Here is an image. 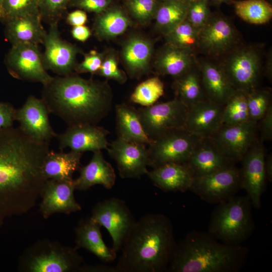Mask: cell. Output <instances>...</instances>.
<instances>
[{
  "label": "cell",
  "mask_w": 272,
  "mask_h": 272,
  "mask_svg": "<svg viewBox=\"0 0 272 272\" xmlns=\"http://www.w3.org/2000/svg\"><path fill=\"white\" fill-rule=\"evenodd\" d=\"M248 93L236 90L224 106L223 124L233 125L249 120Z\"/></svg>",
  "instance_id": "d590c367"
},
{
  "label": "cell",
  "mask_w": 272,
  "mask_h": 272,
  "mask_svg": "<svg viewBox=\"0 0 272 272\" xmlns=\"http://www.w3.org/2000/svg\"><path fill=\"white\" fill-rule=\"evenodd\" d=\"M224 106L207 98L187 107L185 128L200 138L211 137L223 124Z\"/></svg>",
  "instance_id": "44dd1931"
},
{
  "label": "cell",
  "mask_w": 272,
  "mask_h": 272,
  "mask_svg": "<svg viewBox=\"0 0 272 272\" xmlns=\"http://www.w3.org/2000/svg\"><path fill=\"white\" fill-rule=\"evenodd\" d=\"M176 242L170 220L150 213L135 221L115 265L119 272L166 271Z\"/></svg>",
  "instance_id": "3957f363"
},
{
  "label": "cell",
  "mask_w": 272,
  "mask_h": 272,
  "mask_svg": "<svg viewBox=\"0 0 272 272\" xmlns=\"http://www.w3.org/2000/svg\"><path fill=\"white\" fill-rule=\"evenodd\" d=\"M48 114L43 101L31 95L21 108L16 109V120L20 124V129L27 135L49 143L57 134L51 126Z\"/></svg>",
  "instance_id": "e0dca14e"
},
{
  "label": "cell",
  "mask_w": 272,
  "mask_h": 272,
  "mask_svg": "<svg viewBox=\"0 0 272 272\" xmlns=\"http://www.w3.org/2000/svg\"><path fill=\"white\" fill-rule=\"evenodd\" d=\"M259 139L250 148L240 161L242 189H244L255 209L261 207V197L266 180L264 170L265 153Z\"/></svg>",
  "instance_id": "5bb4252c"
},
{
  "label": "cell",
  "mask_w": 272,
  "mask_h": 272,
  "mask_svg": "<svg viewBox=\"0 0 272 272\" xmlns=\"http://www.w3.org/2000/svg\"><path fill=\"white\" fill-rule=\"evenodd\" d=\"M264 170L266 180L272 181V156L271 154L265 155L264 159Z\"/></svg>",
  "instance_id": "f5cc1de1"
},
{
  "label": "cell",
  "mask_w": 272,
  "mask_h": 272,
  "mask_svg": "<svg viewBox=\"0 0 272 272\" xmlns=\"http://www.w3.org/2000/svg\"><path fill=\"white\" fill-rule=\"evenodd\" d=\"M193 51L167 45L158 53L155 66L161 75L177 78L195 66Z\"/></svg>",
  "instance_id": "83f0119b"
},
{
  "label": "cell",
  "mask_w": 272,
  "mask_h": 272,
  "mask_svg": "<svg viewBox=\"0 0 272 272\" xmlns=\"http://www.w3.org/2000/svg\"><path fill=\"white\" fill-rule=\"evenodd\" d=\"M43 43L45 51L42 60L45 69L62 76L71 75L75 69L78 49L60 38L56 22L51 24L45 35Z\"/></svg>",
  "instance_id": "ac0fdd59"
},
{
  "label": "cell",
  "mask_w": 272,
  "mask_h": 272,
  "mask_svg": "<svg viewBox=\"0 0 272 272\" xmlns=\"http://www.w3.org/2000/svg\"><path fill=\"white\" fill-rule=\"evenodd\" d=\"M40 14L30 15L6 20V35L13 44L43 43L46 32Z\"/></svg>",
  "instance_id": "f1b7e54d"
},
{
  "label": "cell",
  "mask_w": 272,
  "mask_h": 272,
  "mask_svg": "<svg viewBox=\"0 0 272 272\" xmlns=\"http://www.w3.org/2000/svg\"><path fill=\"white\" fill-rule=\"evenodd\" d=\"M199 31L186 19L165 35L167 44L191 51L198 48Z\"/></svg>",
  "instance_id": "8d00e7d4"
},
{
  "label": "cell",
  "mask_w": 272,
  "mask_h": 272,
  "mask_svg": "<svg viewBox=\"0 0 272 272\" xmlns=\"http://www.w3.org/2000/svg\"><path fill=\"white\" fill-rule=\"evenodd\" d=\"M98 73L103 77L114 80L120 84L124 83L127 79L124 73L118 68L116 57L113 54L107 55L103 60Z\"/></svg>",
  "instance_id": "7bdbcfd3"
},
{
  "label": "cell",
  "mask_w": 272,
  "mask_h": 272,
  "mask_svg": "<svg viewBox=\"0 0 272 272\" xmlns=\"http://www.w3.org/2000/svg\"><path fill=\"white\" fill-rule=\"evenodd\" d=\"M71 0H39L41 17L53 20L58 17Z\"/></svg>",
  "instance_id": "ee69618b"
},
{
  "label": "cell",
  "mask_w": 272,
  "mask_h": 272,
  "mask_svg": "<svg viewBox=\"0 0 272 272\" xmlns=\"http://www.w3.org/2000/svg\"><path fill=\"white\" fill-rule=\"evenodd\" d=\"M212 3L216 5H220L223 3L230 4L234 2V0H211Z\"/></svg>",
  "instance_id": "db71d44e"
},
{
  "label": "cell",
  "mask_w": 272,
  "mask_h": 272,
  "mask_svg": "<svg viewBox=\"0 0 272 272\" xmlns=\"http://www.w3.org/2000/svg\"><path fill=\"white\" fill-rule=\"evenodd\" d=\"M109 131L97 125L85 124L68 126L62 133L56 134L60 150L70 148L72 151L83 153L107 150Z\"/></svg>",
  "instance_id": "ffe728a7"
},
{
  "label": "cell",
  "mask_w": 272,
  "mask_h": 272,
  "mask_svg": "<svg viewBox=\"0 0 272 272\" xmlns=\"http://www.w3.org/2000/svg\"><path fill=\"white\" fill-rule=\"evenodd\" d=\"M271 105V93L269 90L257 88L248 93L249 120L258 123Z\"/></svg>",
  "instance_id": "ab89813d"
},
{
  "label": "cell",
  "mask_w": 272,
  "mask_h": 272,
  "mask_svg": "<svg viewBox=\"0 0 272 272\" xmlns=\"http://www.w3.org/2000/svg\"><path fill=\"white\" fill-rule=\"evenodd\" d=\"M194 177L207 175L234 165L224 156L209 138H201L187 162Z\"/></svg>",
  "instance_id": "603a6c76"
},
{
  "label": "cell",
  "mask_w": 272,
  "mask_h": 272,
  "mask_svg": "<svg viewBox=\"0 0 272 272\" xmlns=\"http://www.w3.org/2000/svg\"><path fill=\"white\" fill-rule=\"evenodd\" d=\"M73 5L88 12L100 14L108 9L112 0H72Z\"/></svg>",
  "instance_id": "bcb514c9"
},
{
  "label": "cell",
  "mask_w": 272,
  "mask_h": 272,
  "mask_svg": "<svg viewBox=\"0 0 272 272\" xmlns=\"http://www.w3.org/2000/svg\"><path fill=\"white\" fill-rule=\"evenodd\" d=\"M242 189L240 169L234 165L201 176L194 177L189 188L201 199L219 203Z\"/></svg>",
  "instance_id": "9c48e42d"
},
{
  "label": "cell",
  "mask_w": 272,
  "mask_h": 272,
  "mask_svg": "<svg viewBox=\"0 0 272 272\" xmlns=\"http://www.w3.org/2000/svg\"><path fill=\"white\" fill-rule=\"evenodd\" d=\"M198 67L207 98L224 105L236 90L220 65L202 60Z\"/></svg>",
  "instance_id": "d4e9b609"
},
{
  "label": "cell",
  "mask_w": 272,
  "mask_h": 272,
  "mask_svg": "<svg viewBox=\"0 0 272 272\" xmlns=\"http://www.w3.org/2000/svg\"><path fill=\"white\" fill-rule=\"evenodd\" d=\"M116 163L122 178H140L149 171V157L146 146L117 138L106 150Z\"/></svg>",
  "instance_id": "2e32d148"
},
{
  "label": "cell",
  "mask_w": 272,
  "mask_h": 272,
  "mask_svg": "<svg viewBox=\"0 0 272 272\" xmlns=\"http://www.w3.org/2000/svg\"><path fill=\"white\" fill-rule=\"evenodd\" d=\"M71 33L74 39L82 42L86 41L91 35L90 29L84 25L74 26Z\"/></svg>",
  "instance_id": "f907efd6"
},
{
  "label": "cell",
  "mask_w": 272,
  "mask_h": 272,
  "mask_svg": "<svg viewBox=\"0 0 272 272\" xmlns=\"http://www.w3.org/2000/svg\"><path fill=\"white\" fill-rule=\"evenodd\" d=\"M0 14L6 20L40 14L39 0H0Z\"/></svg>",
  "instance_id": "f35d334b"
},
{
  "label": "cell",
  "mask_w": 272,
  "mask_h": 272,
  "mask_svg": "<svg viewBox=\"0 0 272 272\" xmlns=\"http://www.w3.org/2000/svg\"><path fill=\"white\" fill-rule=\"evenodd\" d=\"M233 3L236 14L249 23L263 24L271 18L272 7L266 0H241Z\"/></svg>",
  "instance_id": "e575fe53"
},
{
  "label": "cell",
  "mask_w": 272,
  "mask_h": 272,
  "mask_svg": "<svg viewBox=\"0 0 272 272\" xmlns=\"http://www.w3.org/2000/svg\"><path fill=\"white\" fill-rule=\"evenodd\" d=\"M195 66L175 78L173 83L175 98L187 107L207 98L202 88L199 69Z\"/></svg>",
  "instance_id": "1f68e13d"
},
{
  "label": "cell",
  "mask_w": 272,
  "mask_h": 272,
  "mask_svg": "<svg viewBox=\"0 0 272 272\" xmlns=\"http://www.w3.org/2000/svg\"><path fill=\"white\" fill-rule=\"evenodd\" d=\"M101 226L91 218L81 220L75 231L76 246L83 248L96 255L103 262H112L116 258V252L108 247L103 240Z\"/></svg>",
  "instance_id": "484cf974"
},
{
  "label": "cell",
  "mask_w": 272,
  "mask_h": 272,
  "mask_svg": "<svg viewBox=\"0 0 272 272\" xmlns=\"http://www.w3.org/2000/svg\"><path fill=\"white\" fill-rule=\"evenodd\" d=\"M232 50L220 65L235 90L249 93L257 88L261 72L259 55L251 47Z\"/></svg>",
  "instance_id": "8fae6325"
},
{
  "label": "cell",
  "mask_w": 272,
  "mask_h": 272,
  "mask_svg": "<svg viewBox=\"0 0 272 272\" xmlns=\"http://www.w3.org/2000/svg\"><path fill=\"white\" fill-rule=\"evenodd\" d=\"M0 16H1V14H0Z\"/></svg>",
  "instance_id": "11a10c76"
},
{
  "label": "cell",
  "mask_w": 272,
  "mask_h": 272,
  "mask_svg": "<svg viewBox=\"0 0 272 272\" xmlns=\"http://www.w3.org/2000/svg\"><path fill=\"white\" fill-rule=\"evenodd\" d=\"M82 154L72 150L68 153L49 151L42 165L43 176L46 180H73V174L81 166Z\"/></svg>",
  "instance_id": "f546056e"
},
{
  "label": "cell",
  "mask_w": 272,
  "mask_h": 272,
  "mask_svg": "<svg viewBox=\"0 0 272 272\" xmlns=\"http://www.w3.org/2000/svg\"><path fill=\"white\" fill-rule=\"evenodd\" d=\"M42 100L49 113L68 126L97 125L112 109L113 95L106 82L70 75L43 85Z\"/></svg>",
  "instance_id": "7a4b0ae2"
},
{
  "label": "cell",
  "mask_w": 272,
  "mask_h": 272,
  "mask_svg": "<svg viewBox=\"0 0 272 272\" xmlns=\"http://www.w3.org/2000/svg\"><path fill=\"white\" fill-rule=\"evenodd\" d=\"M74 179H47L40 194V211L45 219L56 213L70 214L79 211L81 207L76 200Z\"/></svg>",
  "instance_id": "d6986e66"
},
{
  "label": "cell",
  "mask_w": 272,
  "mask_h": 272,
  "mask_svg": "<svg viewBox=\"0 0 272 272\" xmlns=\"http://www.w3.org/2000/svg\"><path fill=\"white\" fill-rule=\"evenodd\" d=\"M130 23L129 19L121 9L109 7L96 18L95 31L101 38H112L125 32Z\"/></svg>",
  "instance_id": "836d02e7"
},
{
  "label": "cell",
  "mask_w": 272,
  "mask_h": 272,
  "mask_svg": "<svg viewBox=\"0 0 272 272\" xmlns=\"http://www.w3.org/2000/svg\"><path fill=\"white\" fill-rule=\"evenodd\" d=\"M103 62L102 55L95 51H91L85 55L83 61L76 66V71L79 73H98Z\"/></svg>",
  "instance_id": "f6af8a7d"
},
{
  "label": "cell",
  "mask_w": 272,
  "mask_h": 272,
  "mask_svg": "<svg viewBox=\"0 0 272 272\" xmlns=\"http://www.w3.org/2000/svg\"><path fill=\"white\" fill-rule=\"evenodd\" d=\"M162 0H127L126 6L131 16L140 22L154 18Z\"/></svg>",
  "instance_id": "60d3db41"
},
{
  "label": "cell",
  "mask_w": 272,
  "mask_h": 272,
  "mask_svg": "<svg viewBox=\"0 0 272 272\" xmlns=\"http://www.w3.org/2000/svg\"><path fill=\"white\" fill-rule=\"evenodd\" d=\"M117 138L123 140L149 146L151 140L145 132L138 111L125 103L115 106Z\"/></svg>",
  "instance_id": "4dcf8cb0"
},
{
  "label": "cell",
  "mask_w": 272,
  "mask_h": 272,
  "mask_svg": "<svg viewBox=\"0 0 272 272\" xmlns=\"http://www.w3.org/2000/svg\"><path fill=\"white\" fill-rule=\"evenodd\" d=\"M84 264L75 247L44 239L24 250L19 259L18 269L23 272H82Z\"/></svg>",
  "instance_id": "8992f818"
},
{
  "label": "cell",
  "mask_w": 272,
  "mask_h": 272,
  "mask_svg": "<svg viewBox=\"0 0 272 272\" xmlns=\"http://www.w3.org/2000/svg\"><path fill=\"white\" fill-rule=\"evenodd\" d=\"M16 111L10 103L0 102V128L13 126L16 120Z\"/></svg>",
  "instance_id": "7dc6e473"
},
{
  "label": "cell",
  "mask_w": 272,
  "mask_h": 272,
  "mask_svg": "<svg viewBox=\"0 0 272 272\" xmlns=\"http://www.w3.org/2000/svg\"><path fill=\"white\" fill-rule=\"evenodd\" d=\"M154 185L165 192H185L189 189L193 173L187 163H171L148 171Z\"/></svg>",
  "instance_id": "7402d4cb"
},
{
  "label": "cell",
  "mask_w": 272,
  "mask_h": 272,
  "mask_svg": "<svg viewBox=\"0 0 272 272\" xmlns=\"http://www.w3.org/2000/svg\"><path fill=\"white\" fill-rule=\"evenodd\" d=\"M190 0H162L155 19L157 27L165 36L186 19Z\"/></svg>",
  "instance_id": "d6a6232c"
},
{
  "label": "cell",
  "mask_w": 272,
  "mask_h": 272,
  "mask_svg": "<svg viewBox=\"0 0 272 272\" xmlns=\"http://www.w3.org/2000/svg\"><path fill=\"white\" fill-rule=\"evenodd\" d=\"M164 85L158 77L150 78L138 85L130 96L131 102L143 107L149 106L164 94Z\"/></svg>",
  "instance_id": "74e56055"
},
{
  "label": "cell",
  "mask_w": 272,
  "mask_h": 272,
  "mask_svg": "<svg viewBox=\"0 0 272 272\" xmlns=\"http://www.w3.org/2000/svg\"><path fill=\"white\" fill-rule=\"evenodd\" d=\"M6 62L10 73L18 79L39 82L44 85L53 79L44 66L42 55L36 44H13Z\"/></svg>",
  "instance_id": "7c38bea8"
},
{
  "label": "cell",
  "mask_w": 272,
  "mask_h": 272,
  "mask_svg": "<svg viewBox=\"0 0 272 272\" xmlns=\"http://www.w3.org/2000/svg\"><path fill=\"white\" fill-rule=\"evenodd\" d=\"M187 110L175 97L137 109L143 128L151 140L170 130L185 128Z\"/></svg>",
  "instance_id": "30bf717a"
},
{
  "label": "cell",
  "mask_w": 272,
  "mask_h": 272,
  "mask_svg": "<svg viewBox=\"0 0 272 272\" xmlns=\"http://www.w3.org/2000/svg\"><path fill=\"white\" fill-rule=\"evenodd\" d=\"M237 40L233 25L226 18L212 14L199 30L198 48L210 55L218 56L231 50Z\"/></svg>",
  "instance_id": "9a60e30c"
},
{
  "label": "cell",
  "mask_w": 272,
  "mask_h": 272,
  "mask_svg": "<svg viewBox=\"0 0 272 272\" xmlns=\"http://www.w3.org/2000/svg\"><path fill=\"white\" fill-rule=\"evenodd\" d=\"M153 52L151 41L140 36H132L124 43L122 57L131 78H138L148 70Z\"/></svg>",
  "instance_id": "4316f807"
},
{
  "label": "cell",
  "mask_w": 272,
  "mask_h": 272,
  "mask_svg": "<svg viewBox=\"0 0 272 272\" xmlns=\"http://www.w3.org/2000/svg\"><path fill=\"white\" fill-rule=\"evenodd\" d=\"M258 123L248 120L233 125L223 124L209 138L219 151L234 163L240 161L250 148L258 140Z\"/></svg>",
  "instance_id": "4fadbf2b"
},
{
  "label": "cell",
  "mask_w": 272,
  "mask_h": 272,
  "mask_svg": "<svg viewBox=\"0 0 272 272\" xmlns=\"http://www.w3.org/2000/svg\"><path fill=\"white\" fill-rule=\"evenodd\" d=\"M119 272L117 268L104 264L95 265H85L83 266L82 272Z\"/></svg>",
  "instance_id": "816d5d0a"
},
{
  "label": "cell",
  "mask_w": 272,
  "mask_h": 272,
  "mask_svg": "<svg viewBox=\"0 0 272 272\" xmlns=\"http://www.w3.org/2000/svg\"><path fill=\"white\" fill-rule=\"evenodd\" d=\"M202 138L185 128L167 131L153 139L148 146L149 166L153 169L171 163H186Z\"/></svg>",
  "instance_id": "52a82bcc"
},
{
  "label": "cell",
  "mask_w": 272,
  "mask_h": 272,
  "mask_svg": "<svg viewBox=\"0 0 272 272\" xmlns=\"http://www.w3.org/2000/svg\"><path fill=\"white\" fill-rule=\"evenodd\" d=\"M261 122L260 127V137L259 140L261 142L270 141L272 139V105H271L265 114L259 121Z\"/></svg>",
  "instance_id": "c3c4849f"
},
{
  "label": "cell",
  "mask_w": 272,
  "mask_h": 272,
  "mask_svg": "<svg viewBox=\"0 0 272 272\" xmlns=\"http://www.w3.org/2000/svg\"><path fill=\"white\" fill-rule=\"evenodd\" d=\"M90 218L107 230L112 240V249L116 252L120 250L136 221L124 200L115 197L98 202Z\"/></svg>",
  "instance_id": "ba28073f"
},
{
  "label": "cell",
  "mask_w": 272,
  "mask_h": 272,
  "mask_svg": "<svg viewBox=\"0 0 272 272\" xmlns=\"http://www.w3.org/2000/svg\"><path fill=\"white\" fill-rule=\"evenodd\" d=\"M66 20L67 22L74 27L82 26L87 20V15L84 11L77 10L69 13Z\"/></svg>",
  "instance_id": "681fc988"
},
{
  "label": "cell",
  "mask_w": 272,
  "mask_h": 272,
  "mask_svg": "<svg viewBox=\"0 0 272 272\" xmlns=\"http://www.w3.org/2000/svg\"><path fill=\"white\" fill-rule=\"evenodd\" d=\"M248 248L222 242L209 233L192 231L176 243L167 271L238 272Z\"/></svg>",
  "instance_id": "277c9868"
},
{
  "label": "cell",
  "mask_w": 272,
  "mask_h": 272,
  "mask_svg": "<svg viewBox=\"0 0 272 272\" xmlns=\"http://www.w3.org/2000/svg\"><path fill=\"white\" fill-rule=\"evenodd\" d=\"M209 0H190L186 19L197 30L205 26L211 12Z\"/></svg>",
  "instance_id": "b9f144b4"
},
{
  "label": "cell",
  "mask_w": 272,
  "mask_h": 272,
  "mask_svg": "<svg viewBox=\"0 0 272 272\" xmlns=\"http://www.w3.org/2000/svg\"><path fill=\"white\" fill-rule=\"evenodd\" d=\"M252 207L247 195H236L218 203L211 214L208 232L224 243L241 245L255 230Z\"/></svg>",
  "instance_id": "5b68a950"
},
{
  "label": "cell",
  "mask_w": 272,
  "mask_h": 272,
  "mask_svg": "<svg viewBox=\"0 0 272 272\" xmlns=\"http://www.w3.org/2000/svg\"><path fill=\"white\" fill-rule=\"evenodd\" d=\"M93 153L90 162L80 167L79 177L74 179L76 189L86 191L97 184L111 189L115 183L116 175L111 164L104 158L101 151Z\"/></svg>",
  "instance_id": "cb8c5ba5"
},
{
  "label": "cell",
  "mask_w": 272,
  "mask_h": 272,
  "mask_svg": "<svg viewBox=\"0 0 272 272\" xmlns=\"http://www.w3.org/2000/svg\"><path fill=\"white\" fill-rule=\"evenodd\" d=\"M49 143L19 127L0 128V226L8 218L28 213L40 197Z\"/></svg>",
  "instance_id": "6da1fadb"
}]
</instances>
